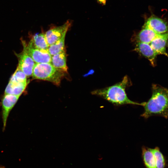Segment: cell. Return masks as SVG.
I'll use <instances>...</instances> for the list:
<instances>
[{
    "instance_id": "cell-1",
    "label": "cell",
    "mask_w": 168,
    "mask_h": 168,
    "mask_svg": "<svg viewBox=\"0 0 168 168\" xmlns=\"http://www.w3.org/2000/svg\"><path fill=\"white\" fill-rule=\"evenodd\" d=\"M152 95L147 102H143L144 111L141 116L145 119L154 115L168 118V89L153 84Z\"/></svg>"
},
{
    "instance_id": "cell-2",
    "label": "cell",
    "mask_w": 168,
    "mask_h": 168,
    "mask_svg": "<svg viewBox=\"0 0 168 168\" xmlns=\"http://www.w3.org/2000/svg\"><path fill=\"white\" fill-rule=\"evenodd\" d=\"M128 83L127 77L125 76L122 81L113 86L97 89L92 94L100 96L116 105L132 104L143 106V102L137 103L130 100L126 94L125 89Z\"/></svg>"
},
{
    "instance_id": "cell-3",
    "label": "cell",
    "mask_w": 168,
    "mask_h": 168,
    "mask_svg": "<svg viewBox=\"0 0 168 168\" xmlns=\"http://www.w3.org/2000/svg\"><path fill=\"white\" fill-rule=\"evenodd\" d=\"M65 73L51 63H35L32 76L33 79L48 81L59 86Z\"/></svg>"
},
{
    "instance_id": "cell-4",
    "label": "cell",
    "mask_w": 168,
    "mask_h": 168,
    "mask_svg": "<svg viewBox=\"0 0 168 168\" xmlns=\"http://www.w3.org/2000/svg\"><path fill=\"white\" fill-rule=\"evenodd\" d=\"M24 46L28 54L35 63H51L52 56L48 50L39 49L35 47L31 40L28 44L23 42Z\"/></svg>"
},
{
    "instance_id": "cell-5",
    "label": "cell",
    "mask_w": 168,
    "mask_h": 168,
    "mask_svg": "<svg viewBox=\"0 0 168 168\" xmlns=\"http://www.w3.org/2000/svg\"><path fill=\"white\" fill-rule=\"evenodd\" d=\"M71 25V21L68 20L62 25L52 26L47 31L45 34L49 46L54 44L66 34Z\"/></svg>"
},
{
    "instance_id": "cell-6",
    "label": "cell",
    "mask_w": 168,
    "mask_h": 168,
    "mask_svg": "<svg viewBox=\"0 0 168 168\" xmlns=\"http://www.w3.org/2000/svg\"><path fill=\"white\" fill-rule=\"evenodd\" d=\"M20 96L9 94H4L2 100V117L3 130L6 127L9 113L18 100Z\"/></svg>"
},
{
    "instance_id": "cell-7",
    "label": "cell",
    "mask_w": 168,
    "mask_h": 168,
    "mask_svg": "<svg viewBox=\"0 0 168 168\" xmlns=\"http://www.w3.org/2000/svg\"><path fill=\"white\" fill-rule=\"evenodd\" d=\"M23 47L22 52L17 55L19 58L18 67L25 73L27 77L32 75L33 71L35 62L27 53Z\"/></svg>"
},
{
    "instance_id": "cell-8",
    "label": "cell",
    "mask_w": 168,
    "mask_h": 168,
    "mask_svg": "<svg viewBox=\"0 0 168 168\" xmlns=\"http://www.w3.org/2000/svg\"><path fill=\"white\" fill-rule=\"evenodd\" d=\"M144 26L147 27L158 34L168 33V25L164 20L156 16H152L148 18Z\"/></svg>"
},
{
    "instance_id": "cell-9",
    "label": "cell",
    "mask_w": 168,
    "mask_h": 168,
    "mask_svg": "<svg viewBox=\"0 0 168 168\" xmlns=\"http://www.w3.org/2000/svg\"><path fill=\"white\" fill-rule=\"evenodd\" d=\"M149 44L158 55H164L168 57L166 52V48L168 47V33L160 35Z\"/></svg>"
},
{
    "instance_id": "cell-10",
    "label": "cell",
    "mask_w": 168,
    "mask_h": 168,
    "mask_svg": "<svg viewBox=\"0 0 168 168\" xmlns=\"http://www.w3.org/2000/svg\"><path fill=\"white\" fill-rule=\"evenodd\" d=\"M135 50L147 58L152 66H155L156 58L158 54L149 44L137 42Z\"/></svg>"
},
{
    "instance_id": "cell-11",
    "label": "cell",
    "mask_w": 168,
    "mask_h": 168,
    "mask_svg": "<svg viewBox=\"0 0 168 168\" xmlns=\"http://www.w3.org/2000/svg\"><path fill=\"white\" fill-rule=\"evenodd\" d=\"M66 56L65 49L60 52L52 56L51 63L56 68L64 73L67 72L68 67L66 63Z\"/></svg>"
},
{
    "instance_id": "cell-12",
    "label": "cell",
    "mask_w": 168,
    "mask_h": 168,
    "mask_svg": "<svg viewBox=\"0 0 168 168\" xmlns=\"http://www.w3.org/2000/svg\"><path fill=\"white\" fill-rule=\"evenodd\" d=\"M152 30L145 26L140 32L137 37L138 42L149 44L160 35Z\"/></svg>"
},
{
    "instance_id": "cell-13",
    "label": "cell",
    "mask_w": 168,
    "mask_h": 168,
    "mask_svg": "<svg viewBox=\"0 0 168 168\" xmlns=\"http://www.w3.org/2000/svg\"><path fill=\"white\" fill-rule=\"evenodd\" d=\"M29 81L23 83L9 82L5 91L4 94L20 96L25 90Z\"/></svg>"
},
{
    "instance_id": "cell-14",
    "label": "cell",
    "mask_w": 168,
    "mask_h": 168,
    "mask_svg": "<svg viewBox=\"0 0 168 168\" xmlns=\"http://www.w3.org/2000/svg\"><path fill=\"white\" fill-rule=\"evenodd\" d=\"M142 157L146 168H156L155 159L150 148L142 147Z\"/></svg>"
},
{
    "instance_id": "cell-15",
    "label": "cell",
    "mask_w": 168,
    "mask_h": 168,
    "mask_svg": "<svg viewBox=\"0 0 168 168\" xmlns=\"http://www.w3.org/2000/svg\"><path fill=\"white\" fill-rule=\"evenodd\" d=\"M35 48L41 49L48 50L49 45L47 42L45 33H36L30 40Z\"/></svg>"
},
{
    "instance_id": "cell-16",
    "label": "cell",
    "mask_w": 168,
    "mask_h": 168,
    "mask_svg": "<svg viewBox=\"0 0 168 168\" xmlns=\"http://www.w3.org/2000/svg\"><path fill=\"white\" fill-rule=\"evenodd\" d=\"M66 34L53 44L49 46L48 51L52 56L58 54L65 49V40Z\"/></svg>"
},
{
    "instance_id": "cell-17",
    "label": "cell",
    "mask_w": 168,
    "mask_h": 168,
    "mask_svg": "<svg viewBox=\"0 0 168 168\" xmlns=\"http://www.w3.org/2000/svg\"><path fill=\"white\" fill-rule=\"evenodd\" d=\"M150 149L154 156L156 168H165L166 165L165 159L159 148L156 147L153 149Z\"/></svg>"
},
{
    "instance_id": "cell-18",
    "label": "cell",
    "mask_w": 168,
    "mask_h": 168,
    "mask_svg": "<svg viewBox=\"0 0 168 168\" xmlns=\"http://www.w3.org/2000/svg\"><path fill=\"white\" fill-rule=\"evenodd\" d=\"M27 77L25 73L18 66L11 78L9 82L17 83L27 82L28 81H27Z\"/></svg>"
},
{
    "instance_id": "cell-19",
    "label": "cell",
    "mask_w": 168,
    "mask_h": 168,
    "mask_svg": "<svg viewBox=\"0 0 168 168\" xmlns=\"http://www.w3.org/2000/svg\"><path fill=\"white\" fill-rule=\"evenodd\" d=\"M106 0H98V1L100 3H105Z\"/></svg>"
},
{
    "instance_id": "cell-20",
    "label": "cell",
    "mask_w": 168,
    "mask_h": 168,
    "mask_svg": "<svg viewBox=\"0 0 168 168\" xmlns=\"http://www.w3.org/2000/svg\"><path fill=\"white\" fill-rule=\"evenodd\" d=\"M0 168H3L2 167H0Z\"/></svg>"
}]
</instances>
